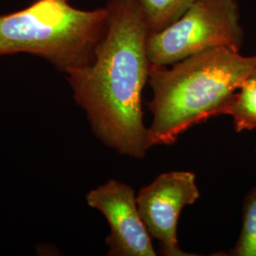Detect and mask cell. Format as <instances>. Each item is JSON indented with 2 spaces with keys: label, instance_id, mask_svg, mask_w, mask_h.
<instances>
[{
  "label": "cell",
  "instance_id": "52a82bcc",
  "mask_svg": "<svg viewBox=\"0 0 256 256\" xmlns=\"http://www.w3.org/2000/svg\"><path fill=\"white\" fill-rule=\"evenodd\" d=\"M234 120L238 133L256 128V76L244 82L222 111Z\"/></svg>",
  "mask_w": 256,
  "mask_h": 256
},
{
  "label": "cell",
  "instance_id": "3957f363",
  "mask_svg": "<svg viewBox=\"0 0 256 256\" xmlns=\"http://www.w3.org/2000/svg\"><path fill=\"white\" fill-rule=\"evenodd\" d=\"M108 8L84 10L70 0H36L0 16V56H39L64 72L90 64L104 34Z\"/></svg>",
  "mask_w": 256,
  "mask_h": 256
},
{
  "label": "cell",
  "instance_id": "8992f818",
  "mask_svg": "<svg viewBox=\"0 0 256 256\" xmlns=\"http://www.w3.org/2000/svg\"><path fill=\"white\" fill-rule=\"evenodd\" d=\"M86 200L90 207L101 212L108 222V256H156L131 186L110 180L88 192Z\"/></svg>",
  "mask_w": 256,
  "mask_h": 256
},
{
  "label": "cell",
  "instance_id": "ba28073f",
  "mask_svg": "<svg viewBox=\"0 0 256 256\" xmlns=\"http://www.w3.org/2000/svg\"><path fill=\"white\" fill-rule=\"evenodd\" d=\"M198 0H138L150 34L173 24Z\"/></svg>",
  "mask_w": 256,
  "mask_h": 256
},
{
  "label": "cell",
  "instance_id": "9c48e42d",
  "mask_svg": "<svg viewBox=\"0 0 256 256\" xmlns=\"http://www.w3.org/2000/svg\"><path fill=\"white\" fill-rule=\"evenodd\" d=\"M229 256H256V187L245 198L242 229Z\"/></svg>",
  "mask_w": 256,
  "mask_h": 256
},
{
  "label": "cell",
  "instance_id": "6da1fadb",
  "mask_svg": "<svg viewBox=\"0 0 256 256\" xmlns=\"http://www.w3.org/2000/svg\"><path fill=\"white\" fill-rule=\"evenodd\" d=\"M106 8L93 61L66 74L68 81L96 137L120 155L144 158L150 148L142 106L150 30L138 0H110Z\"/></svg>",
  "mask_w": 256,
  "mask_h": 256
},
{
  "label": "cell",
  "instance_id": "30bf717a",
  "mask_svg": "<svg viewBox=\"0 0 256 256\" xmlns=\"http://www.w3.org/2000/svg\"></svg>",
  "mask_w": 256,
  "mask_h": 256
},
{
  "label": "cell",
  "instance_id": "5b68a950",
  "mask_svg": "<svg viewBox=\"0 0 256 256\" xmlns=\"http://www.w3.org/2000/svg\"><path fill=\"white\" fill-rule=\"evenodd\" d=\"M196 176L189 171H172L158 176L136 196L138 209L151 238L160 244L165 256H190L178 246L176 229L183 208L200 198Z\"/></svg>",
  "mask_w": 256,
  "mask_h": 256
},
{
  "label": "cell",
  "instance_id": "7a4b0ae2",
  "mask_svg": "<svg viewBox=\"0 0 256 256\" xmlns=\"http://www.w3.org/2000/svg\"><path fill=\"white\" fill-rule=\"evenodd\" d=\"M168 66L151 64L148 82L149 146H171L178 136L222 111L241 86L256 76V55L218 48Z\"/></svg>",
  "mask_w": 256,
  "mask_h": 256
},
{
  "label": "cell",
  "instance_id": "277c9868",
  "mask_svg": "<svg viewBox=\"0 0 256 256\" xmlns=\"http://www.w3.org/2000/svg\"><path fill=\"white\" fill-rule=\"evenodd\" d=\"M236 0H198L173 24L150 34V63L171 66L205 50L227 48L239 52L244 41Z\"/></svg>",
  "mask_w": 256,
  "mask_h": 256
}]
</instances>
